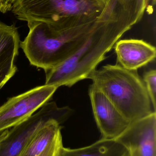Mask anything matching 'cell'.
<instances>
[{"label":"cell","mask_w":156,"mask_h":156,"mask_svg":"<svg viewBox=\"0 0 156 156\" xmlns=\"http://www.w3.org/2000/svg\"><path fill=\"white\" fill-rule=\"evenodd\" d=\"M148 0H119L122 9L138 23L144 14Z\"/></svg>","instance_id":"obj_13"},{"label":"cell","mask_w":156,"mask_h":156,"mask_svg":"<svg viewBox=\"0 0 156 156\" xmlns=\"http://www.w3.org/2000/svg\"><path fill=\"white\" fill-rule=\"evenodd\" d=\"M126 148L116 139L102 138L92 144L71 149L62 147L57 156H124Z\"/></svg>","instance_id":"obj_11"},{"label":"cell","mask_w":156,"mask_h":156,"mask_svg":"<svg viewBox=\"0 0 156 156\" xmlns=\"http://www.w3.org/2000/svg\"><path fill=\"white\" fill-rule=\"evenodd\" d=\"M0 13H1V12H0Z\"/></svg>","instance_id":"obj_17"},{"label":"cell","mask_w":156,"mask_h":156,"mask_svg":"<svg viewBox=\"0 0 156 156\" xmlns=\"http://www.w3.org/2000/svg\"><path fill=\"white\" fill-rule=\"evenodd\" d=\"M60 133V124L56 120H50L35 134L20 156H39Z\"/></svg>","instance_id":"obj_12"},{"label":"cell","mask_w":156,"mask_h":156,"mask_svg":"<svg viewBox=\"0 0 156 156\" xmlns=\"http://www.w3.org/2000/svg\"><path fill=\"white\" fill-rule=\"evenodd\" d=\"M58 88L45 84L8 99L0 106V133L27 120L48 102Z\"/></svg>","instance_id":"obj_6"},{"label":"cell","mask_w":156,"mask_h":156,"mask_svg":"<svg viewBox=\"0 0 156 156\" xmlns=\"http://www.w3.org/2000/svg\"><path fill=\"white\" fill-rule=\"evenodd\" d=\"M126 148L124 156H156V112L133 122L116 139Z\"/></svg>","instance_id":"obj_8"},{"label":"cell","mask_w":156,"mask_h":156,"mask_svg":"<svg viewBox=\"0 0 156 156\" xmlns=\"http://www.w3.org/2000/svg\"><path fill=\"white\" fill-rule=\"evenodd\" d=\"M133 25L129 20L115 16L98 25L78 50L53 68L45 70L47 85L71 87L96 69L117 41Z\"/></svg>","instance_id":"obj_2"},{"label":"cell","mask_w":156,"mask_h":156,"mask_svg":"<svg viewBox=\"0 0 156 156\" xmlns=\"http://www.w3.org/2000/svg\"><path fill=\"white\" fill-rule=\"evenodd\" d=\"M41 110L21 123L3 131L0 136V156H20L35 134L51 120L60 124L72 114L69 107H59L55 102H47Z\"/></svg>","instance_id":"obj_5"},{"label":"cell","mask_w":156,"mask_h":156,"mask_svg":"<svg viewBox=\"0 0 156 156\" xmlns=\"http://www.w3.org/2000/svg\"><path fill=\"white\" fill-rule=\"evenodd\" d=\"M15 0H0V12L5 13L11 11L12 5Z\"/></svg>","instance_id":"obj_16"},{"label":"cell","mask_w":156,"mask_h":156,"mask_svg":"<svg viewBox=\"0 0 156 156\" xmlns=\"http://www.w3.org/2000/svg\"><path fill=\"white\" fill-rule=\"evenodd\" d=\"M20 42L16 26L0 22V89L16 73L15 62L19 54Z\"/></svg>","instance_id":"obj_10"},{"label":"cell","mask_w":156,"mask_h":156,"mask_svg":"<svg viewBox=\"0 0 156 156\" xmlns=\"http://www.w3.org/2000/svg\"><path fill=\"white\" fill-rule=\"evenodd\" d=\"M117 0H15L17 19L45 23L56 30L93 27L115 16Z\"/></svg>","instance_id":"obj_1"},{"label":"cell","mask_w":156,"mask_h":156,"mask_svg":"<svg viewBox=\"0 0 156 156\" xmlns=\"http://www.w3.org/2000/svg\"><path fill=\"white\" fill-rule=\"evenodd\" d=\"M27 23L29 32L20 47L31 65L45 71L73 55L90 33L88 28L59 30L42 22Z\"/></svg>","instance_id":"obj_4"},{"label":"cell","mask_w":156,"mask_h":156,"mask_svg":"<svg viewBox=\"0 0 156 156\" xmlns=\"http://www.w3.org/2000/svg\"><path fill=\"white\" fill-rule=\"evenodd\" d=\"M143 80L152 102L154 112H156V71L152 69L145 73Z\"/></svg>","instance_id":"obj_14"},{"label":"cell","mask_w":156,"mask_h":156,"mask_svg":"<svg viewBox=\"0 0 156 156\" xmlns=\"http://www.w3.org/2000/svg\"><path fill=\"white\" fill-rule=\"evenodd\" d=\"M63 146L61 133L48 145L38 156H57L60 149Z\"/></svg>","instance_id":"obj_15"},{"label":"cell","mask_w":156,"mask_h":156,"mask_svg":"<svg viewBox=\"0 0 156 156\" xmlns=\"http://www.w3.org/2000/svg\"><path fill=\"white\" fill-rule=\"evenodd\" d=\"M89 94L93 115L102 138L117 139L131 123L93 83L90 86Z\"/></svg>","instance_id":"obj_7"},{"label":"cell","mask_w":156,"mask_h":156,"mask_svg":"<svg viewBox=\"0 0 156 156\" xmlns=\"http://www.w3.org/2000/svg\"><path fill=\"white\" fill-rule=\"evenodd\" d=\"M113 48L118 65L127 70L137 71L156 58L155 47L142 40H119Z\"/></svg>","instance_id":"obj_9"},{"label":"cell","mask_w":156,"mask_h":156,"mask_svg":"<svg viewBox=\"0 0 156 156\" xmlns=\"http://www.w3.org/2000/svg\"><path fill=\"white\" fill-rule=\"evenodd\" d=\"M88 79L131 123L154 112L137 71L127 70L118 64L108 65L93 71Z\"/></svg>","instance_id":"obj_3"}]
</instances>
